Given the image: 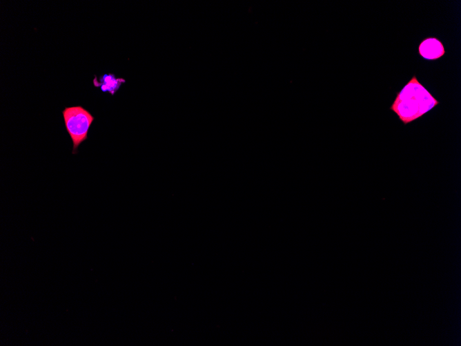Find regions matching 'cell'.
Returning <instances> with one entry per match:
<instances>
[{
  "label": "cell",
  "instance_id": "3957f363",
  "mask_svg": "<svg viewBox=\"0 0 461 346\" xmlns=\"http://www.w3.org/2000/svg\"><path fill=\"white\" fill-rule=\"evenodd\" d=\"M418 53L423 59L433 61L444 55L445 48L439 39L429 37L422 39L420 43Z\"/></svg>",
  "mask_w": 461,
  "mask_h": 346
},
{
  "label": "cell",
  "instance_id": "7a4b0ae2",
  "mask_svg": "<svg viewBox=\"0 0 461 346\" xmlns=\"http://www.w3.org/2000/svg\"><path fill=\"white\" fill-rule=\"evenodd\" d=\"M66 131L72 141V153L88 139L89 128L94 121L92 115L81 106L66 107L62 111Z\"/></svg>",
  "mask_w": 461,
  "mask_h": 346
},
{
  "label": "cell",
  "instance_id": "277c9868",
  "mask_svg": "<svg viewBox=\"0 0 461 346\" xmlns=\"http://www.w3.org/2000/svg\"><path fill=\"white\" fill-rule=\"evenodd\" d=\"M125 82L123 78H117L113 73L104 74L100 76L99 81L95 77L93 84L95 86L99 87L103 92H108L113 95Z\"/></svg>",
  "mask_w": 461,
  "mask_h": 346
},
{
  "label": "cell",
  "instance_id": "6da1fadb",
  "mask_svg": "<svg viewBox=\"0 0 461 346\" xmlns=\"http://www.w3.org/2000/svg\"><path fill=\"white\" fill-rule=\"evenodd\" d=\"M439 101L413 75L404 86L396 93L390 106L404 124L422 117L439 104Z\"/></svg>",
  "mask_w": 461,
  "mask_h": 346
}]
</instances>
